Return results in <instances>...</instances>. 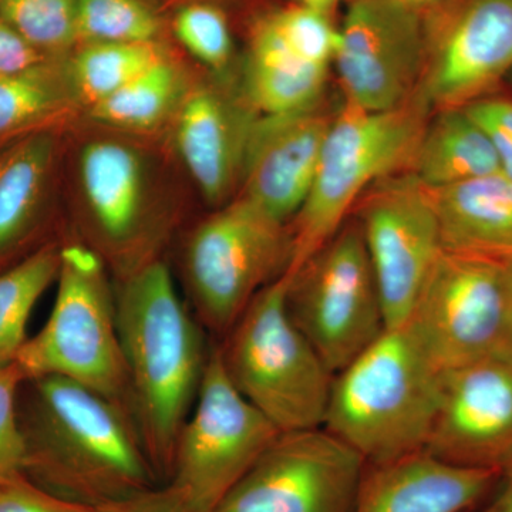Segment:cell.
I'll list each match as a JSON object with an SVG mask.
<instances>
[{
    "label": "cell",
    "mask_w": 512,
    "mask_h": 512,
    "mask_svg": "<svg viewBox=\"0 0 512 512\" xmlns=\"http://www.w3.org/2000/svg\"><path fill=\"white\" fill-rule=\"evenodd\" d=\"M279 431L229 382L218 345L175 447L170 485L197 512H215Z\"/></svg>",
    "instance_id": "obj_9"
},
{
    "label": "cell",
    "mask_w": 512,
    "mask_h": 512,
    "mask_svg": "<svg viewBox=\"0 0 512 512\" xmlns=\"http://www.w3.org/2000/svg\"><path fill=\"white\" fill-rule=\"evenodd\" d=\"M67 100V83L50 60L28 72L0 76V144L42 130Z\"/></svg>",
    "instance_id": "obj_25"
},
{
    "label": "cell",
    "mask_w": 512,
    "mask_h": 512,
    "mask_svg": "<svg viewBox=\"0 0 512 512\" xmlns=\"http://www.w3.org/2000/svg\"><path fill=\"white\" fill-rule=\"evenodd\" d=\"M177 92V72L161 57L126 86L93 106L92 116L109 126L148 130L170 110Z\"/></svg>",
    "instance_id": "obj_26"
},
{
    "label": "cell",
    "mask_w": 512,
    "mask_h": 512,
    "mask_svg": "<svg viewBox=\"0 0 512 512\" xmlns=\"http://www.w3.org/2000/svg\"><path fill=\"white\" fill-rule=\"evenodd\" d=\"M426 57L419 9L403 0H350L333 60L343 103L367 111L402 106L420 87Z\"/></svg>",
    "instance_id": "obj_12"
},
{
    "label": "cell",
    "mask_w": 512,
    "mask_h": 512,
    "mask_svg": "<svg viewBox=\"0 0 512 512\" xmlns=\"http://www.w3.org/2000/svg\"><path fill=\"white\" fill-rule=\"evenodd\" d=\"M466 109L485 128L497 148L501 170L512 178V101L481 99Z\"/></svg>",
    "instance_id": "obj_34"
},
{
    "label": "cell",
    "mask_w": 512,
    "mask_h": 512,
    "mask_svg": "<svg viewBox=\"0 0 512 512\" xmlns=\"http://www.w3.org/2000/svg\"><path fill=\"white\" fill-rule=\"evenodd\" d=\"M55 158V134L46 128L0 148V272L47 245L40 237Z\"/></svg>",
    "instance_id": "obj_19"
},
{
    "label": "cell",
    "mask_w": 512,
    "mask_h": 512,
    "mask_svg": "<svg viewBox=\"0 0 512 512\" xmlns=\"http://www.w3.org/2000/svg\"><path fill=\"white\" fill-rule=\"evenodd\" d=\"M444 372L407 328L387 329L333 377L323 429L366 464L426 450Z\"/></svg>",
    "instance_id": "obj_3"
},
{
    "label": "cell",
    "mask_w": 512,
    "mask_h": 512,
    "mask_svg": "<svg viewBox=\"0 0 512 512\" xmlns=\"http://www.w3.org/2000/svg\"><path fill=\"white\" fill-rule=\"evenodd\" d=\"M403 2L412 6V8L420 9L421 6L430 5V3H433L434 0H403Z\"/></svg>",
    "instance_id": "obj_40"
},
{
    "label": "cell",
    "mask_w": 512,
    "mask_h": 512,
    "mask_svg": "<svg viewBox=\"0 0 512 512\" xmlns=\"http://www.w3.org/2000/svg\"><path fill=\"white\" fill-rule=\"evenodd\" d=\"M430 107L414 94L396 109L343 103L323 143L311 192L293 221L286 274L301 269L340 228L367 188L412 161Z\"/></svg>",
    "instance_id": "obj_6"
},
{
    "label": "cell",
    "mask_w": 512,
    "mask_h": 512,
    "mask_svg": "<svg viewBox=\"0 0 512 512\" xmlns=\"http://www.w3.org/2000/svg\"><path fill=\"white\" fill-rule=\"evenodd\" d=\"M456 466L503 473L512 463V363L488 357L447 370L426 450Z\"/></svg>",
    "instance_id": "obj_14"
},
{
    "label": "cell",
    "mask_w": 512,
    "mask_h": 512,
    "mask_svg": "<svg viewBox=\"0 0 512 512\" xmlns=\"http://www.w3.org/2000/svg\"><path fill=\"white\" fill-rule=\"evenodd\" d=\"M282 43L303 62L329 67L339 45V28L328 13L295 5L266 19Z\"/></svg>",
    "instance_id": "obj_30"
},
{
    "label": "cell",
    "mask_w": 512,
    "mask_h": 512,
    "mask_svg": "<svg viewBox=\"0 0 512 512\" xmlns=\"http://www.w3.org/2000/svg\"><path fill=\"white\" fill-rule=\"evenodd\" d=\"M500 476L419 451L366 464L353 512H471L490 497Z\"/></svg>",
    "instance_id": "obj_18"
},
{
    "label": "cell",
    "mask_w": 512,
    "mask_h": 512,
    "mask_svg": "<svg viewBox=\"0 0 512 512\" xmlns=\"http://www.w3.org/2000/svg\"><path fill=\"white\" fill-rule=\"evenodd\" d=\"M23 474L50 493L100 507L156 477L126 407L59 376L26 379L18 397Z\"/></svg>",
    "instance_id": "obj_1"
},
{
    "label": "cell",
    "mask_w": 512,
    "mask_h": 512,
    "mask_svg": "<svg viewBox=\"0 0 512 512\" xmlns=\"http://www.w3.org/2000/svg\"><path fill=\"white\" fill-rule=\"evenodd\" d=\"M511 70L512 0H463L426 57L419 93L434 109H463Z\"/></svg>",
    "instance_id": "obj_15"
},
{
    "label": "cell",
    "mask_w": 512,
    "mask_h": 512,
    "mask_svg": "<svg viewBox=\"0 0 512 512\" xmlns=\"http://www.w3.org/2000/svg\"><path fill=\"white\" fill-rule=\"evenodd\" d=\"M366 461L329 431H284L215 512H353Z\"/></svg>",
    "instance_id": "obj_11"
},
{
    "label": "cell",
    "mask_w": 512,
    "mask_h": 512,
    "mask_svg": "<svg viewBox=\"0 0 512 512\" xmlns=\"http://www.w3.org/2000/svg\"><path fill=\"white\" fill-rule=\"evenodd\" d=\"M60 247L57 242H50L0 272V367L15 363L29 339L30 315L59 275Z\"/></svg>",
    "instance_id": "obj_24"
},
{
    "label": "cell",
    "mask_w": 512,
    "mask_h": 512,
    "mask_svg": "<svg viewBox=\"0 0 512 512\" xmlns=\"http://www.w3.org/2000/svg\"><path fill=\"white\" fill-rule=\"evenodd\" d=\"M151 43H90L72 66V84L96 106L161 59Z\"/></svg>",
    "instance_id": "obj_27"
},
{
    "label": "cell",
    "mask_w": 512,
    "mask_h": 512,
    "mask_svg": "<svg viewBox=\"0 0 512 512\" xmlns=\"http://www.w3.org/2000/svg\"><path fill=\"white\" fill-rule=\"evenodd\" d=\"M293 2H295V5L319 10V12L328 13L329 15L330 10L335 9L343 0H293Z\"/></svg>",
    "instance_id": "obj_39"
},
{
    "label": "cell",
    "mask_w": 512,
    "mask_h": 512,
    "mask_svg": "<svg viewBox=\"0 0 512 512\" xmlns=\"http://www.w3.org/2000/svg\"><path fill=\"white\" fill-rule=\"evenodd\" d=\"M286 275L289 316L333 375L386 332L359 222L343 225L301 269Z\"/></svg>",
    "instance_id": "obj_8"
},
{
    "label": "cell",
    "mask_w": 512,
    "mask_h": 512,
    "mask_svg": "<svg viewBox=\"0 0 512 512\" xmlns=\"http://www.w3.org/2000/svg\"><path fill=\"white\" fill-rule=\"evenodd\" d=\"M80 177L97 254L106 252L123 268V278L150 262L156 242L147 214L143 164L130 147L93 141L80 156Z\"/></svg>",
    "instance_id": "obj_16"
},
{
    "label": "cell",
    "mask_w": 512,
    "mask_h": 512,
    "mask_svg": "<svg viewBox=\"0 0 512 512\" xmlns=\"http://www.w3.org/2000/svg\"><path fill=\"white\" fill-rule=\"evenodd\" d=\"M507 315L505 261L444 249L404 325L447 372L500 355Z\"/></svg>",
    "instance_id": "obj_10"
},
{
    "label": "cell",
    "mask_w": 512,
    "mask_h": 512,
    "mask_svg": "<svg viewBox=\"0 0 512 512\" xmlns=\"http://www.w3.org/2000/svg\"><path fill=\"white\" fill-rule=\"evenodd\" d=\"M49 57L30 46L8 23L0 19V76L28 72Z\"/></svg>",
    "instance_id": "obj_36"
},
{
    "label": "cell",
    "mask_w": 512,
    "mask_h": 512,
    "mask_svg": "<svg viewBox=\"0 0 512 512\" xmlns=\"http://www.w3.org/2000/svg\"><path fill=\"white\" fill-rule=\"evenodd\" d=\"M359 227L382 299L386 329L410 318L424 282L444 251L429 188L410 174L363 205Z\"/></svg>",
    "instance_id": "obj_13"
},
{
    "label": "cell",
    "mask_w": 512,
    "mask_h": 512,
    "mask_svg": "<svg viewBox=\"0 0 512 512\" xmlns=\"http://www.w3.org/2000/svg\"><path fill=\"white\" fill-rule=\"evenodd\" d=\"M332 119L322 101L296 113L265 117L245 146L244 197L272 220L285 225L293 220L311 192Z\"/></svg>",
    "instance_id": "obj_17"
},
{
    "label": "cell",
    "mask_w": 512,
    "mask_h": 512,
    "mask_svg": "<svg viewBox=\"0 0 512 512\" xmlns=\"http://www.w3.org/2000/svg\"><path fill=\"white\" fill-rule=\"evenodd\" d=\"M328 70L293 55L264 20L249 47V100L265 117L309 109L322 101Z\"/></svg>",
    "instance_id": "obj_23"
},
{
    "label": "cell",
    "mask_w": 512,
    "mask_h": 512,
    "mask_svg": "<svg viewBox=\"0 0 512 512\" xmlns=\"http://www.w3.org/2000/svg\"><path fill=\"white\" fill-rule=\"evenodd\" d=\"M94 512H197L184 500L173 485L148 488L146 491L100 505Z\"/></svg>",
    "instance_id": "obj_35"
},
{
    "label": "cell",
    "mask_w": 512,
    "mask_h": 512,
    "mask_svg": "<svg viewBox=\"0 0 512 512\" xmlns=\"http://www.w3.org/2000/svg\"><path fill=\"white\" fill-rule=\"evenodd\" d=\"M25 380L16 363L0 367V481L23 473L25 447L19 427L18 397Z\"/></svg>",
    "instance_id": "obj_32"
},
{
    "label": "cell",
    "mask_w": 512,
    "mask_h": 512,
    "mask_svg": "<svg viewBox=\"0 0 512 512\" xmlns=\"http://www.w3.org/2000/svg\"><path fill=\"white\" fill-rule=\"evenodd\" d=\"M174 32L185 49L211 69H224L231 60V29L224 13L215 6H185L175 16Z\"/></svg>",
    "instance_id": "obj_31"
},
{
    "label": "cell",
    "mask_w": 512,
    "mask_h": 512,
    "mask_svg": "<svg viewBox=\"0 0 512 512\" xmlns=\"http://www.w3.org/2000/svg\"><path fill=\"white\" fill-rule=\"evenodd\" d=\"M0 19L47 57L77 40V0H0Z\"/></svg>",
    "instance_id": "obj_28"
},
{
    "label": "cell",
    "mask_w": 512,
    "mask_h": 512,
    "mask_svg": "<svg viewBox=\"0 0 512 512\" xmlns=\"http://www.w3.org/2000/svg\"><path fill=\"white\" fill-rule=\"evenodd\" d=\"M56 284L49 319L39 333L26 340L16 365L25 379L66 377L133 414L116 295L104 259L82 242L62 245Z\"/></svg>",
    "instance_id": "obj_5"
},
{
    "label": "cell",
    "mask_w": 512,
    "mask_h": 512,
    "mask_svg": "<svg viewBox=\"0 0 512 512\" xmlns=\"http://www.w3.org/2000/svg\"><path fill=\"white\" fill-rule=\"evenodd\" d=\"M96 507L74 503L50 493L25 474L0 481V512H94Z\"/></svg>",
    "instance_id": "obj_33"
},
{
    "label": "cell",
    "mask_w": 512,
    "mask_h": 512,
    "mask_svg": "<svg viewBox=\"0 0 512 512\" xmlns=\"http://www.w3.org/2000/svg\"><path fill=\"white\" fill-rule=\"evenodd\" d=\"M430 192L446 251L512 259V178L501 171Z\"/></svg>",
    "instance_id": "obj_20"
},
{
    "label": "cell",
    "mask_w": 512,
    "mask_h": 512,
    "mask_svg": "<svg viewBox=\"0 0 512 512\" xmlns=\"http://www.w3.org/2000/svg\"><path fill=\"white\" fill-rule=\"evenodd\" d=\"M160 32L141 0H77V39L89 43H151Z\"/></svg>",
    "instance_id": "obj_29"
},
{
    "label": "cell",
    "mask_w": 512,
    "mask_h": 512,
    "mask_svg": "<svg viewBox=\"0 0 512 512\" xmlns=\"http://www.w3.org/2000/svg\"><path fill=\"white\" fill-rule=\"evenodd\" d=\"M291 234L248 198L232 202L192 231L184 272L195 319L224 338L266 285L285 274Z\"/></svg>",
    "instance_id": "obj_7"
},
{
    "label": "cell",
    "mask_w": 512,
    "mask_h": 512,
    "mask_svg": "<svg viewBox=\"0 0 512 512\" xmlns=\"http://www.w3.org/2000/svg\"><path fill=\"white\" fill-rule=\"evenodd\" d=\"M410 164L429 190L503 171L493 140L466 107L439 110L426 123Z\"/></svg>",
    "instance_id": "obj_22"
},
{
    "label": "cell",
    "mask_w": 512,
    "mask_h": 512,
    "mask_svg": "<svg viewBox=\"0 0 512 512\" xmlns=\"http://www.w3.org/2000/svg\"><path fill=\"white\" fill-rule=\"evenodd\" d=\"M116 306L134 420L154 474L170 477L211 346L160 259L123 278Z\"/></svg>",
    "instance_id": "obj_2"
},
{
    "label": "cell",
    "mask_w": 512,
    "mask_h": 512,
    "mask_svg": "<svg viewBox=\"0 0 512 512\" xmlns=\"http://www.w3.org/2000/svg\"><path fill=\"white\" fill-rule=\"evenodd\" d=\"M248 137H241L220 97L207 90L185 101L177 127V147L202 195L218 204L228 197Z\"/></svg>",
    "instance_id": "obj_21"
},
{
    "label": "cell",
    "mask_w": 512,
    "mask_h": 512,
    "mask_svg": "<svg viewBox=\"0 0 512 512\" xmlns=\"http://www.w3.org/2000/svg\"><path fill=\"white\" fill-rule=\"evenodd\" d=\"M477 512H512V463L504 468L497 487Z\"/></svg>",
    "instance_id": "obj_37"
},
{
    "label": "cell",
    "mask_w": 512,
    "mask_h": 512,
    "mask_svg": "<svg viewBox=\"0 0 512 512\" xmlns=\"http://www.w3.org/2000/svg\"><path fill=\"white\" fill-rule=\"evenodd\" d=\"M288 275L252 299L218 343L229 382L279 431L323 427L333 375L286 309Z\"/></svg>",
    "instance_id": "obj_4"
},
{
    "label": "cell",
    "mask_w": 512,
    "mask_h": 512,
    "mask_svg": "<svg viewBox=\"0 0 512 512\" xmlns=\"http://www.w3.org/2000/svg\"><path fill=\"white\" fill-rule=\"evenodd\" d=\"M505 269H507L508 284L507 328H505L503 348H501L498 357L512 363V259L505 261Z\"/></svg>",
    "instance_id": "obj_38"
}]
</instances>
